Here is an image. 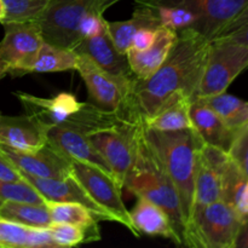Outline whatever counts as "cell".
<instances>
[{"instance_id":"cell-10","label":"cell","mask_w":248,"mask_h":248,"mask_svg":"<svg viewBox=\"0 0 248 248\" xmlns=\"http://www.w3.org/2000/svg\"><path fill=\"white\" fill-rule=\"evenodd\" d=\"M0 41V61L9 67V74H27V68L44 44L36 21L5 23Z\"/></svg>"},{"instance_id":"cell-24","label":"cell","mask_w":248,"mask_h":248,"mask_svg":"<svg viewBox=\"0 0 248 248\" xmlns=\"http://www.w3.org/2000/svg\"><path fill=\"white\" fill-rule=\"evenodd\" d=\"M190 97H174L167 101L156 113L143 121L147 127L157 131H178L191 128Z\"/></svg>"},{"instance_id":"cell-26","label":"cell","mask_w":248,"mask_h":248,"mask_svg":"<svg viewBox=\"0 0 248 248\" xmlns=\"http://www.w3.org/2000/svg\"><path fill=\"white\" fill-rule=\"evenodd\" d=\"M77 52L69 48L51 45L44 41L38 53L27 68L28 73H56L65 70H75Z\"/></svg>"},{"instance_id":"cell-31","label":"cell","mask_w":248,"mask_h":248,"mask_svg":"<svg viewBox=\"0 0 248 248\" xmlns=\"http://www.w3.org/2000/svg\"><path fill=\"white\" fill-rule=\"evenodd\" d=\"M147 2L145 0H143ZM148 5L154 9L155 15H156L157 19H159L160 24L162 27L172 29L174 31H181L184 29H195L196 23H198V16L190 10L184 9L181 6H170V5Z\"/></svg>"},{"instance_id":"cell-16","label":"cell","mask_w":248,"mask_h":248,"mask_svg":"<svg viewBox=\"0 0 248 248\" xmlns=\"http://www.w3.org/2000/svg\"><path fill=\"white\" fill-rule=\"evenodd\" d=\"M47 143L64 155L70 161L93 165L111 174L106 160L101 156L87 135L69 126H55L47 131ZM113 176V174H111Z\"/></svg>"},{"instance_id":"cell-6","label":"cell","mask_w":248,"mask_h":248,"mask_svg":"<svg viewBox=\"0 0 248 248\" xmlns=\"http://www.w3.org/2000/svg\"><path fill=\"white\" fill-rule=\"evenodd\" d=\"M75 70L86 85L89 98L93 106L111 113H126L138 119L131 107L133 80L111 75L84 53H77ZM140 120V119H138Z\"/></svg>"},{"instance_id":"cell-2","label":"cell","mask_w":248,"mask_h":248,"mask_svg":"<svg viewBox=\"0 0 248 248\" xmlns=\"http://www.w3.org/2000/svg\"><path fill=\"white\" fill-rule=\"evenodd\" d=\"M124 188L136 198H144L162 208L169 216L177 245L186 246V220L179 195L156 153L145 140L143 123L138 128L135 160L125 178Z\"/></svg>"},{"instance_id":"cell-40","label":"cell","mask_w":248,"mask_h":248,"mask_svg":"<svg viewBox=\"0 0 248 248\" xmlns=\"http://www.w3.org/2000/svg\"><path fill=\"white\" fill-rule=\"evenodd\" d=\"M235 248H248V216L245 217L244 224H242L240 234L237 236Z\"/></svg>"},{"instance_id":"cell-37","label":"cell","mask_w":248,"mask_h":248,"mask_svg":"<svg viewBox=\"0 0 248 248\" xmlns=\"http://www.w3.org/2000/svg\"><path fill=\"white\" fill-rule=\"evenodd\" d=\"M0 179L4 181H23L21 172L0 153Z\"/></svg>"},{"instance_id":"cell-4","label":"cell","mask_w":248,"mask_h":248,"mask_svg":"<svg viewBox=\"0 0 248 248\" xmlns=\"http://www.w3.org/2000/svg\"><path fill=\"white\" fill-rule=\"evenodd\" d=\"M245 218L223 200L196 208L186 223V246L235 248Z\"/></svg>"},{"instance_id":"cell-33","label":"cell","mask_w":248,"mask_h":248,"mask_svg":"<svg viewBox=\"0 0 248 248\" xmlns=\"http://www.w3.org/2000/svg\"><path fill=\"white\" fill-rule=\"evenodd\" d=\"M21 201L31 203H45V199L27 181H4L0 179V202Z\"/></svg>"},{"instance_id":"cell-32","label":"cell","mask_w":248,"mask_h":248,"mask_svg":"<svg viewBox=\"0 0 248 248\" xmlns=\"http://www.w3.org/2000/svg\"><path fill=\"white\" fill-rule=\"evenodd\" d=\"M6 15L1 24L11 22L38 21L52 0H2Z\"/></svg>"},{"instance_id":"cell-12","label":"cell","mask_w":248,"mask_h":248,"mask_svg":"<svg viewBox=\"0 0 248 248\" xmlns=\"http://www.w3.org/2000/svg\"><path fill=\"white\" fill-rule=\"evenodd\" d=\"M0 153L21 173L38 178L63 179L72 174V161L46 143L35 150H18L0 143Z\"/></svg>"},{"instance_id":"cell-1","label":"cell","mask_w":248,"mask_h":248,"mask_svg":"<svg viewBox=\"0 0 248 248\" xmlns=\"http://www.w3.org/2000/svg\"><path fill=\"white\" fill-rule=\"evenodd\" d=\"M211 40L195 29L178 31L176 44L161 67L148 79H135L131 107L140 121L154 115L174 97H195Z\"/></svg>"},{"instance_id":"cell-30","label":"cell","mask_w":248,"mask_h":248,"mask_svg":"<svg viewBox=\"0 0 248 248\" xmlns=\"http://www.w3.org/2000/svg\"><path fill=\"white\" fill-rule=\"evenodd\" d=\"M45 205L47 206L52 223H65V224L90 227V225L97 224L98 222L94 216L80 203L45 201Z\"/></svg>"},{"instance_id":"cell-36","label":"cell","mask_w":248,"mask_h":248,"mask_svg":"<svg viewBox=\"0 0 248 248\" xmlns=\"http://www.w3.org/2000/svg\"><path fill=\"white\" fill-rule=\"evenodd\" d=\"M155 36H156V29L149 28V27L140 28V31L135 34V36H133L131 48H135V50L137 51L147 50V48L150 47L152 44L154 43Z\"/></svg>"},{"instance_id":"cell-25","label":"cell","mask_w":248,"mask_h":248,"mask_svg":"<svg viewBox=\"0 0 248 248\" xmlns=\"http://www.w3.org/2000/svg\"><path fill=\"white\" fill-rule=\"evenodd\" d=\"M0 218L40 229H46L52 224L50 212L45 203L2 201L0 203Z\"/></svg>"},{"instance_id":"cell-35","label":"cell","mask_w":248,"mask_h":248,"mask_svg":"<svg viewBox=\"0 0 248 248\" xmlns=\"http://www.w3.org/2000/svg\"><path fill=\"white\" fill-rule=\"evenodd\" d=\"M107 19H104L103 14L99 11H91L81 19L79 24V36L80 41L82 39L92 38L94 35H98L99 33L106 29ZM79 41V43H80Z\"/></svg>"},{"instance_id":"cell-15","label":"cell","mask_w":248,"mask_h":248,"mask_svg":"<svg viewBox=\"0 0 248 248\" xmlns=\"http://www.w3.org/2000/svg\"><path fill=\"white\" fill-rule=\"evenodd\" d=\"M24 181L28 182L35 190L45 199L46 201H56V202H75L85 206L97 220L104 222H114L113 217L101 206L97 205L84 190L77 179L70 174L69 177L63 179L53 178H38V177L29 176L21 173Z\"/></svg>"},{"instance_id":"cell-42","label":"cell","mask_w":248,"mask_h":248,"mask_svg":"<svg viewBox=\"0 0 248 248\" xmlns=\"http://www.w3.org/2000/svg\"><path fill=\"white\" fill-rule=\"evenodd\" d=\"M9 73H10L9 67H7L5 63H2L1 61H0V80H1L4 77H6Z\"/></svg>"},{"instance_id":"cell-8","label":"cell","mask_w":248,"mask_h":248,"mask_svg":"<svg viewBox=\"0 0 248 248\" xmlns=\"http://www.w3.org/2000/svg\"><path fill=\"white\" fill-rule=\"evenodd\" d=\"M72 176L84 188L87 195L113 217L114 222L124 225L136 237L140 236L131 219L130 211L124 203L123 188L111 174L93 165L72 161Z\"/></svg>"},{"instance_id":"cell-34","label":"cell","mask_w":248,"mask_h":248,"mask_svg":"<svg viewBox=\"0 0 248 248\" xmlns=\"http://www.w3.org/2000/svg\"><path fill=\"white\" fill-rule=\"evenodd\" d=\"M228 155L235 166L248 177V124L236 131Z\"/></svg>"},{"instance_id":"cell-27","label":"cell","mask_w":248,"mask_h":248,"mask_svg":"<svg viewBox=\"0 0 248 248\" xmlns=\"http://www.w3.org/2000/svg\"><path fill=\"white\" fill-rule=\"evenodd\" d=\"M242 217L248 216V177L245 176L232 160L222 174V199Z\"/></svg>"},{"instance_id":"cell-41","label":"cell","mask_w":248,"mask_h":248,"mask_svg":"<svg viewBox=\"0 0 248 248\" xmlns=\"http://www.w3.org/2000/svg\"><path fill=\"white\" fill-rule=\"evenodd\" d=\"M121 1V0H101V5H99V7H101V11L106 12L107 10L109 9L110 6H113V5H115L116 2Z\"/></svg>"},{"instance_id":"cell-3","label":"cell","mask_w":248,"mask_h":248,"mask_svg":"<svg viewBox=\"0 0 248 248\" xmlns=\"http://www.w3.org/2000/svg\"><path fill=\"white\" fill-rule=\"evenodd\" d=\"M143 133L176 186L186 229L194 205L196 157L203 142L193 128L157 131L143 124Z\"/></svg>"},{"instance_id":"cell-11","label":"cell","mask_w":248,"mask_h":248,"mask_svg":"<svg viewBox=\"0 0 248 248\" xmlns=\"http://www.w3.org/2000/svg\"><path fill=\"white\" fill-rule=\"evenodd\" d=\"M154 5L181 6L198 16L195 31L208 40L217 38L248 5V0H145Z\"/></svg>"},{"instance_id":"cell-7","label":"cell","mask_w":248,"mask_h":248,"mask_svg":"<svg viewBox=\"0 0 248 248\" xmlns=\"http://www.w3.org/2000/svg\"><path fill=\"white\" fill-rule=\"evenodd\" d=\"M101 0H52L38 18L46 43L74 50L79 44V24L91 11H99ZM104 15V14H103Z\"/></svg>"},{"instance_id":"cell-23","label":"cell","mask_w":248,"mask_h":248,"mask_svg":"<svg viewBox=\"0 0 248 248\" xmlns=\"http://www.w3.org/2000/svg\"><path fill=\"white\" fill-rule=\"evenodd\" d=\"M0 248H57L47 229L26 227L0 218Z\"/></svg>"},{"instance_id":"cell-29","label":"cell","mask_w":248,"mask_h":248,"mask_svg":"<svg viewBox=\"0 0 248 248\" xmlns=\"http://www.w3.org/2000/svg\"><path fill=\"white\" fill-rule=\"evenodd\" d=\"M46 229L57 248L74 247L78 245L101 240V234L97 224L82 227V225L65 224V223H52Z\"/></svg>"},{"instance_id":"cell-13","label":"cell","mask_w":248,"mask_h":248,"mask_svg":"<svg viewBox=\"0 0 248 248\" xmlns=\"http://www.w3.org/2000/svg\"><path fill=\"white\" fill-rule=\"evenodd\" d=\"M229 160L225 150L202 143L196 157L193 211L222 199V174Z\"/></svg>"},{"instance_id":"cell-17","label":"cell","mask_w":248,"mask_h":248,"mask_svg":"<svg viewBox=\"0 0 248 248\" xmlns=\"http://www.w3.org/2000/svg\"><path fill=\"white\" fill-rule=\"evenodd\" d=\"M74 51L77 53H84V55L89 56L99 67L103 68L106 72L110 73L114 77L124 80L136 79L130 64H128L127 56L121 53L114 46L113 41L107 31V23L106 29L102 33L92 36V38L82 39L75 46Z\"/></svg>"},{"instance_id":"cell-14","label":"cell","mask_w":248,"mask_h":248,"mask_svg":"<svg viewBox=\"0 0 248 248\" xmlns=\"http://www.w3.org/2000/svg\"><path fill=\"white\" fill-rule=\"evenodd\" d=\"M15 96L21 102L26 114L35 119L47 131L55 126H69L84 104L68 92H61L51 98L21 91L15 92Z\"/></svg>"},{"instance_id":"cell-20","label":"cell","mask_w":248,"mask_h":248,"mask_svg":"<svg viewBox=\"0 0 248 248\" xmlns=\"http://www.w3.org/2000/svg\"><path fill=\"white\" fill-rule=\"evenodd\" d=\"M191 128L206 144L228 153L237 130L230 128L201 98H194L190 106Z\"/></svg>"},{"instance_id":"cell-22","label":"cell","mask_w":248,"mask_h":248,"mask_svg":"<svg viewBox=\"0 0 248 248\" xmlns=\"http://www.w3.org/2000/svg\"><path fill=\"white\" fill-rule=\"evenodd\" d=\"M131 219L138 234L162 236L177 244L169 216L162 208L144 198H137V202L130 211Z\"/></svg>"},{"instance_id":"cell-38","label":"cell","mask_w":248,"mask_h":248,"mask_svg":"<svg viewBox=\"0 0 248 248\" xmlns=\"http://www.w3.org/2000/svg\"><path fill=\"white\" fill-rule=\"evenodd\" d=\"M246 23H248V5L246 7H245L244 10H242L241 14H240L239 16L235 17V18L232 19V21L230 22V23L228 24L227 27H225L224 31H223L222 33H220L218 36H222V35H225V34L232 33V31H236V29H239L240 27L245 26ZM218 36H217V38H218Z\"/></svg>"},{"instance_id":"cell-39","label":"cell","mask_w":248,"mask_h":248,"mask_svg":"<svg viewBox=\"0 0 248 248\" xmlns=\"http://www.w3.org/2000/svg\"><path fill=\"white\" fill-rule=\"evenodd\" d=\"M218 38H224V39H228V40H232V41H235V43H239V44H242V45L248 46V23L245 24V26L240 27L239 29L232 31V33L225 34V35H222V36H218Z\"/></svg>"},{"instance_id":"cell-19","label":"cell","mask_w":248,"mask_h":248,"mask_svg":"<svg viewBox=\"0 0 248 248\" xmlns=\"http://www.w3.org/2000/svg\"><path fill=\"white\" fill-rule=\"evenodd\" d=\"M177 38V31L161 26L156 29V36L150 47L143 51L130 48L126 56L136 79L144 80L152 77L166 61L176 44Z\"/></svg>"},{"instance_id":"cell-28","label":"cell","mask_w":248,"mask_h":248,"mask_svg":"<svg viewBox=\"0 0 248 248\" xmlns=\"http://www.w3.org/2000/svg\"><path fill=\"white\" fill-rule=\"evenodd\" d=\"M203 102L232 130H239L248 124V102L227 93L203 97Z\"/></svg>"},{"instance_id":"cell-45","label":"cell","mask_w":248,"mask_h":248,"mask_svg":"<svg viewBox=\"0 0 248 248\" xmlns=\"http://www.w3.org/2000/svg\"><path fill=\"white\" fill-rule=\"evenodd\" d=\"M0 203H1V202H0Z\"/></svg>"},{"instance_id":"cell-43","label":"cell","mask_w":248,"mask_h":248,"mask_svg":"<svg viewBox=\"0 0 248 248\" xmlns=\"http://www.w3.org/2000/svg\"><path fill=\"white\" fill-rule=\"evenodd\" d=\"M5 15H6V9H5V4L2 0H0V23L2 22V19L5 18Z\"/></svg>"},{"instance_id":"cell-9","label":"cell","mask_w":248,"mask_h":248,"mask_svg":"<svg viewBox=\"0 0 248 248\" xmlns=\"http://www.w3.org/2000/svg\"><path fill=\"white\" fill-rule=\"evenodd\" d=\"M142 123L143 121H130L86 133L123 189L126 176L135 160L136 140Z\"/></svg>"},{"instance_id":"cell-44","label":"cell","mask_w":248,"mask_h":248,"mask_svg":"<svg viewBox=\"0 0 248 248\" xmlns=\"http://www.w3.org/2000/svg\"><path fill=\"white\" fill-rule=\"evenodd\" d=\"M0 116H1V114H0Z\"/></svg>"},{"instance_id":"cell-21","label":"cell","mask_w":248,"mask_h":248,"mask_svg":"<svg viewBox=\"0 0 248 248\" xmlns=\"http://www.w3.org/2000/svg\"><path fill=\"white\" fill-rule=\"evenodd\" d=\"M145 27L157 29L161 27V24L155 15L154 9L143 0H136L135 11H133L132 17L127 21H107V31L109 36L114 46L124 55H126L132 46L135 34L140 28H145Z\"/></svg>"},{"instance_id":"cell-5","label":"cell","mask_w":248,"mask_h":248,"mask_svg":"<svg viewBox=\"0 0 248 248\" xmlns=\"http://www.w3.org/2000/svg\"><path fill=\"white\" fill-rule=\"evenodd\" d=\"M247 68V45L224 38L213 39L211 40L205 69L194 98H203L225 92Z\"/></svg>"},{"instance_id":"cell-18","label":"cell","mask_w":248,"mask_h":248,"mask_svg":"<svg viewBox=\"0 0 248 248\" xmlns=\"http://www.w3.org/2000/svg\"><path fill=\"white\" fill-rule=\"evenodd\" d=\"M0 143L18 150H35L47 143V130L28 114L0 116Z\"/></svg>"}]
</instances>
